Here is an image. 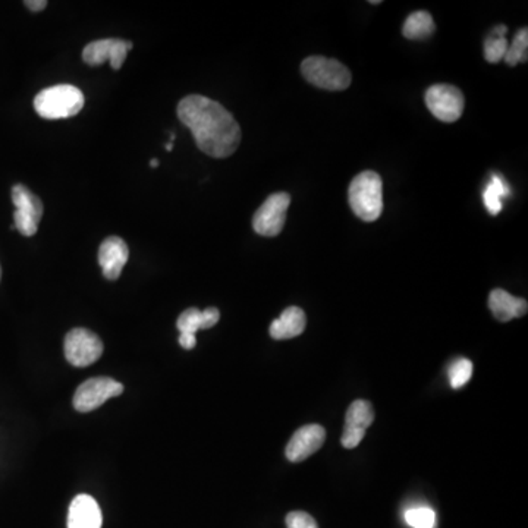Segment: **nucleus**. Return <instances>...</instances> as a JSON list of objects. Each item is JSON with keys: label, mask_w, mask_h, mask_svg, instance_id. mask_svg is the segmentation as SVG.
<instances>
[{"label": "nucleus", "mask_w": 528, "mask_h": 528, "mask_svg": "<svg viewBox=\"0 0 528 528\" xmlns=\"http://www.w3.org/2000/svg\"><path fill=\"white\" fill-rule=\"evenodd\" d=\"M178 118L192 129L200 150L212 158H229L240 146V125L218 101L199 94L187 96L178 105Z\"/></svg>", "instance_id": "1"}, {"label": "nucleus", "mask_w": 528, "mask_h": 528, "mask_svg": "<svg viewBox=\"0 0 528 528\" xmlns=\"http://www.w3.org/2000/svg\"><path fill=\"white\" fill-rule=\"evenodd\" d=\"M349 206L357 218L375 222L383 212V182L378 173L364 171L352 180L348 190Z\"/></svg>", "instance_id": "2"}, {"label": "nucleus", "mask_w": 528, "mask_h": 528, "mask_svg": "<svg viewBox=\"0 0 528 528\" xmlns=\"http://www.w3.org/2000/svg\"><path fill=\"white\" fill-rule=\"evenodd\" d=\"M83 91L69 84L49 87L34 98V109L45 119H65L76 117L83 109Z\"/></svg>", "instance_id": "3"}, {"label": "nucleus", "mask_w": 528, "mask_h": 528, "mask_svg": "<svg viewBox=\"0 0 528 528\" xmlns=\"http://www.w3.org/2000/svg\"><path fill=\"white\" fill-rule=\"evenodd\" d=\"M301 72L308 83L323 90L342 91L351 86V72L336 59L307 57L301 64Z\"/></svg>", "instance_id": "4"}, {"label": "nucleus", "mask_w": 528, "mask_h": 528, "mask_svg": "<svg viewBox=\"0 0 528 528\" xmlns=\"http://www.w3.org/2000/svg\"><path fill=\"white\" fill-rule=\"evenodd\" d=\"M426 106L439 120L452 124L461 118L464 112V94L457 87L450 84H436L426 91Z\"/></svg>", "instance_id": "5"}, {"label": "nucleus", "mask_w": 528, "mask_h": 528, "mask_svg": "<svg viewBox=\"0 0 528 528\" xmlns=\"http://www.w3.org/2000/svg\"><path fill=\"white\" fill-rule=\"evenodd\" d=\"M103 344L100 337L84 327L72 329L65 337V357L74 368H87L100 358Z\"/></svg>", "instance_id": "6"}, {"label": "nucleus", "mask_w": 528, "mask_h": 528, "mask_svg": "<svg viewBox=\"0 0 528 528\" xmlns=\"http://www.w3.org/2000/svg\"><path fill=\"white\" fill-rule=\"evenodd\" d=\"M12 202L16 206L14 226L24 236H33L37 233L43 216V202L37 195L18 184L12 188Z\"/></svg>", "instance_id": "7"}, {"label": "nucleus", "mask_w": 528, "mask_h": 528, "mask_svg": "<svg viewBox=\"0 0 528 528\" xmlns=\"http://www.w3.org/2000/svg\"><path fill=\"white\" fill-rule=\"evenodd\" d=\"M291 204L288 192L269 195L253 218V228L262 236H276L285 226L286 212Z\"/></svg>", "instance_id": "8"}, {"label": "nucleus", "mask_w": 528, "mask_h": 528, "mask_svg": "<svg viewBox=\"0 0 528 528\" xmlns=\"http://www.w3.org/2000/svg\"><path fill=\"white\" fill-rule=\"evenodd\" d=\"M122 392V383L110 378H94L79 385L72 402L77 411L90 412L109 401L110 398L119 397Z\"/></svg>", "instance_id": "9"}, {"label": "nucleus", "mask_w": 528, "mask_h": 528, "mask_svg": "<svg viewBox=\"0 0 528 528\" xmlns=\"http://www.w3.org/2000/svg\"><path fill=\"white\" fill-rule=\"evenodd\" d=\"M132 49V43L118 38H105L91 42L83 50V59L86 64L91 67H98L109 60L113 69H120L129 50Z\"/></svg>", "instance_id": "10"}, {"label": "nucleus", "mask_w": 528, "mask_h": 528, "mask_svg": "<svg viewBox=\"0 0 528 528\" xmlns=\"http://www.w3.org/2000/svg\"><path fill=\"white\" fill-rule=\"evenodd\" d=\"M326 431L319 424H308L298 429L286 445V458L291 462H301L322 448Z\"/></svg>", "instance_id": "11"}, {"label": "nucleus", "mask_w": 528, "mask_h": 528, "mask_svg": "<svg viewBox=\"0 0 528 528\" xmlns=\"http://www.w3.org/2000/svg\"><path fill=\"white\" fill-rule=\"evenodd\" d=\"M129 259V250L125 241L119 236H109L101 243L98 250V263L106 279L115 281L122 274Z\"/></svg>", "instance_id": "12"}, {"label": "nucleus", "mask_w": 528, "mask_h": 528, "mask_svg": "<svg viewBox=\"0 0 528 528\" xmlns=\"http://www.w3.org/2000/svg\"><path fill=\"white\" fill-rule=\"evenodd\" d=\"M103 515L98 501L90 495H78L67 512V528H101Z\"/></svg>", "instance_id": "13"}, {"label": "nucleus", "mask_w": 528, "mask_h": 528, "mask_svg": "<svg viewBox=\"0 0 528 528\" xmlns=\"http://www.w3.org/2000/svg\"><path fill=\"white\" fill-rule=\"evenodd\" d=\"M489 307L499 322H510L527 315L528 304L523 298L511 295L503 289H493L489 296Z\"/></svg>", "instance_id": "14"}, {"label": "nucleus", "mask_w": 528, "mask_h": 528, "mask_svg": "<svg viewBox=\"0 0 528 528\" xmlns=\"http://www.w3.org/2000/svg\"><path fill=\"white\" fill-rule=\"evenodd\" d=\"M307 326V317L301 308L288 307L284 310L279 319L274 320L270 325V336L276 341L291 339L300 336Z\"/></svg>", "instance_id": "15"}, {"label": "nucleus", "mask_w": 528, "mask_h": 528, "mask_svg": "<svg viewBox=\"0 0 528 528\" xmlns=\"http://www.w3.org/2000/svg\"><path fill=\"white\" fill-rule=\"evenodd\" d=\"M221 313L218 308L210 307L202 311L199 308H188L176 322V327L181 334L195 335L199 330L210 329L218 325Z\"/></svg>", "instance_id": "16"}, {"label": "nucleus", "mask_w": 528, "mask_h": 528, "mask_svg": "<svg viewBox=\"0 0 528 528\" xmlns=\"http://www.w3.org/2000/svg\"><path fill=\"white\" fill-rule=\"evenodd\" d=\"M436 24L430 14L426 11H417L407 18L402 26V34L409 40H424L435 33Z\"/></svg>", "instance_id": "17"}, {"label": "nucleus", "mask_w": 528, "mask_h": 528, "mask_svg": "<svg viewBox=\"0 0 528 528\" xmlns=\"http://www.w3.org/2000/svg\"><path fill=\"white\" fill-rule=\"evenodd\" d=\"M375 419V411L370 402L358 399L352 402L347 416H345V428L357 429V430H368Z\"/></svg>", "instance_id": "18"}, {"label": "nucleus", "mask_w": 528, "mask_h": 528, "mask_svg": "<svg viewBox=\"0 0 528 528\" xmlns=\"http://www.w3.org/2000/svg\"><path fill=\"white\" fill-rule=\"evenodd\" d=\"M508 194H510V187L506 185L505 180H502L501 176L493 175L491 184L487 185L483 194L484 204L489 213L493 216L499 214V212L502 210V197Z\"/></svg>", "instance_id": "19"}, {"label": "nucleus", "mask_w": 528, "mask_h": 528, "mask_svg": "<svg viewBox=\"0 0 528 528\" xmlns=\"http://www.w3.org/2000/svg\"><path fill=\"white\" fill-rule=\"evenodd\" d=\"M506 31L508 30H506L505 26H496L491 37L484 42V59L489 64H498L499 60H502L505 57L506 50H508V46H510V43L505 38Z\"/></svg>", "instance_id": "20"}, {"label": "nucleus", "mask_w": 528, "mask_h": 528, "mask_svg": "<svg viewBox=\"0 0 528 528\" xmlns=\"http://www.w3.org/2000/svg\"><path fill=\"white\" fill-rule=\"evenodd\" d=\"M527 49H528V31L527 28H521L515 37H513L512 45L508 46V50L505 53L506 65L515 67L520 62H527Z\"/></svg>", "instance_id": "21"}, {"label": "nucleus", "mask_w": 528, "mask_h": 528, "mask_svg": "<svg viewBox=\"0 0 528 528\" xmlns=\"http://www.w3.org/2000/svg\"><path fill=\"white\" fill-rule=\"evenodd\" d=\"M405 521L412 528H433L436 524V513L429 506H416L405 512Z\"/></svg>", "instance_id": "22"}, {"label": "nucleus", "mask_w": 528, "mask_h": 528, "mask_svg": "<svg viewBox=\"0 0 528 528\" xmlns=\"http://www.w3.org/2000/svg\"><path fill=\"white\" fill-rule=\"evenodd\" d=\"M472 376V363L467 358L455 361L450 368V386L453 389H460L469 383Z\"/></svg>", "instance_id": "23"}, {"label": "nucleus", "mask_w": 528, "mask_h": 528, "mask_svg": "<svg viewBox=\"0 0 528 528\" xmlns=\"http://www.w3.org/2000/svg\"><path fill=\"white\" fill-rule=\"evenodd\" d=\"M286 527L288 528H319L315 518L310 513L303 511H294L286 515Z\"/></svg>", "instance_id": "24"}, {"label": "nucleus", "mask_w": 528, "mask_h": 528, "mask_svg": "<svg viewBox=\"0 0 528 528\" xmlns=\"http://www.w3.org/2000/svg\"><path fill=\"white\" fill-rule=\"evenodd\" d=\"M364 436H366V431L364 430H357V429L345 428L341 439L342 445H344V448H347V450H352V448H356V446L360 445Z\"/></svg>", "instance_id": "25"}, {"label": "nucleus", "mask_w": 528, "mask_h": 528, "mask_svg": "<svg viewBox=\"0 0 528 528\" xmlns=\"http://www.w3.org/2000/svg\"><path fill=\"white\" fill-rule=\"evenodd\" d=\"M180 344L182 348L192 349L197 344V339H195V335L190 334H181Z\"/></svg>", "instance_id": "26"}, {"label": "nucleus", "mask_w": 528, "mask_h": 528, "mask_svg": "<svg viewBox=\"0 0 528 528\" xmlns=\"http://www.w3.org/2000/svg\"><path fill=\"white\" fill-rule=\"evenodd\" d=\"M26 6L34 12L43 11L47 6V2L46 0H28L26 2Z\"/></svg>", "instance_id": "27"}, {"label": "nucleus", "mask_w": 528, "mask_h": 528, "mask_svg": "<svg viewBox=\"0 0 528 528\" xmlns=\"http://www.w3.org/2000/svg\"><path fill=\"white\" fill-rule=\"evenodd\" d=\"M150 166H151V168H158L159 160H156V159H153V160L150 161Z\"/></svg>", "instance_id": "28"}, {"label": "nucleus", "mask_w": 528, "mask_h": 528, "mask_svg": "<svg viewBox=\"0 0 528 528\" xmlns=\"http://www.w3.org/2000/svg\"><path fill=\"white\" fill-rule=\"evenodd\" d=\"M173 146L172 143H169L168 146H166V150L168 151H172Z\"/></svg>", "instance_id": "29"}, {"label": "nucleus", "mask_w": 528, "mask_h": 528, "mask_svg": "<svg viewBox=\"0 0 528 528\" xmlns=\"http://www.w3.org/2000/svg\"><path fill=\"white\" fill-rule=\"evenodd\" d=\"M371 5H378V4H382V2H378V0H373V2H370Z\"/></svg>", "instance_id": "30"}, {"label": "nucleus", "mask_w": 528, "mask_h": 528, "mask_svg": "<svg viewBox=\"0 0 528 528\" xmlns=\"http://www.w3.org/2000/svg\"><path fill=\"white\" fill-rule=\"evenodd\" d=\"M0 277H2V269H0Z\"/></svg>", "instance_id": "31"}]
</instances>
